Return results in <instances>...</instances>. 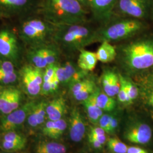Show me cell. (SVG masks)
I'll return each instance as SVG.
<instances>
[{
	"instance_id": "cell-1",
	"label": "cell",
	"mask_w": 153,
	"mask_h": 153,
	"mask_svg": "<svg viewBox=\"0 0 153 153\" xmlns=\"http://www.w3.org/2000/svg\"><path fill=\"white\" fill-rule=\"evenodd\" d=\"M38 10L43 19L55 26L81 25L86 20V11L76 0H42Z\"/></svg>"
},
{
	"instance_id": "cell-2",
	"label": "cell",
	"mask_w": 153,
	"mask_h": 153,
	"mask_svg": "<svg viewBox=\"0 0 153 153\" xmlns=\"http://www.w3.org/2000/svg\"><path fill=\"white\" fill-rule=\"evenodd\" d=\"M94 39L93 31L81 25L56 26L52 36L56 45L69 51L81 50Z\"/></svg>"
},
{
	"instance_id": "cell-3",
	"label": "cell",
	"mask_w": 153,
	"mask_h": 153,
	"mask_svg": "<svg viewBox=\"0 0 153 153\" xmlns=\"http://www.w3.org/2000/svg\"><path fill=\"white\" fill-rule=\"evenodd\" d=\"M55 28L43 18L30 16L21 23L17 33L22 43L29 48L47 44L48 39H52Z\"/></svg>"
},
{
	"instance_id": "cell-4",
	"label": "cell",
	"mask_w": 153,
	"mask_h": 153,
	"mask_svg": "<svg viewBox=\"0 0 153 153\" xmlns=\"http://www.w3.org/2000/svg\"><path fill=\"white\" fill-rule=\"evenodd\" d=\"M21 40L14 30L5 27L0 29V58L10 61L18 68L22 60Z\"/></svg>"
},
{
	"instance_id": "cell-5",
	"label": "cell",
	"mask_w": 153,
	"mask_h": 153,
	"mask_svg": "<svg viewBox=\"0 0 153 153\" xmlns=\"http://www.w3.org/2000/svg\"><path fill=\"white\" fill-rule=\"evenodd\" d=\"M126 59L131 68L141 70L153 66V45L139 42L129 45L126 51Z\"/></svg>"
},
{
	"instance_id": "cell-6",
	"label": "cell",
	"mask_w": 153,
	"mask_h": 153,
	"mask_svg": "<svg viewBox=\"0 0 153 153\" xmlns=\"http://www.w3.org/2000/svg\"><path fill=\"white\" fill-rule=\"evenodd\" d=\"M44 69L27 62L19 69V81L25 93L31 97L41 94Z\"/></svg>"
},
{
	"instance_id": "cell-7",
	"label": "cell",
	"mask_w": 153,
	"mask_h": 153,
	"mask_svg": "<svg viewBox=\"0 0 153 153\" xmlns=\"http://www.w3.org/2000/svg\"><path fill=\"white\" fill-rule=\"evenodd\" d=\"M56 48L55 45L48 44L28 48L25 55L27 63L42 69L57 64L59 51Z\"/></svg>"
},
{
	"instance_id": "cell-8",
	"label": "cell",
	"mask_w": 153,
	"mask_h": 153,
	"mask_svg": "<svg viewBox=\"0 0 153 153\" xmlns=\"http://www.w3.org/2000/svg\"><path fill=\"white\" fill-rule=\"evenodd\" d=\"M36 8L35 0H0V14L3 17L24 16Z\"/></svg>"
},
{
	"instance_id": "cell-9",
	"label": "cell",
	"mask_w": 153,
	"mask_h": 153,
	"mask_svg": "<svg viewBox=\"0 0 153 153\" xmlns=\"http://www.w3.org/2000/svg\"><path fill=\"white\" fill-rule=\"evenodd\" d=\"M36 102L30 101L23 104L9 114L4 115L1 120V128L5 131H15L27 119L28 116Z\"/></svg>"
},
{
	"instance_id": "cell-10",
	"label": "cell",
	"mask_w": 153,
	"mask_h": 153,
	"mask_svg": "<svg viewBox=\"0 0 153 153\" xmlns=\"http://www.w3.org/2000/svg\"><path fill=\"white\" fill-rule=\"evenodd\" d=\"M22 91L13 86H0V112L10 114L22 104Z\"/></svg>"
},
{
	"instance_id": "cell-11",
	"label": "cell",
	"mask_w": 153,
	"mask_h": 153,
	"mask_svg": "<svg viewBox=\"0 0 153 153\" xmlns=\"http://www.w3.org/2000/svg\"><path fill=\"white\" fill-rule=\"evenodd\" d=\"M141 24L137 21L124 20L114 24L103 33L104 40H118L126 38L137 32Z\"/></svg>"
},
{
	"instance_id": "cell-12",
	"label": "cell",
	"mask_w": 153,
	"mask_h": 153,
	"mask_svg": "<svg viewBox=\"0 0 153 153\" xmlns=\"http://www.w3.org/2000/svg\"><path fill=\"white\" fill-rule=\"evenodd\" d=\"M81 71H78L76 66L71 62H66L62 65L57 64L56 75L60 83L70 84L71 85L74 82L81 80V78L85 73Z\"/></svg>"
},
{
	"instance_id": "cell-13",
	"label": "cell",
	"mask_w": 153,
	"mask_h": 153,
	"mask_svg": "<svg viewBox=\"0 0 153 153\" xmlns=\"http://www.w3.org/2000/svg\"><path fill=\"white\" fill-rule=\"evenodd\" d=\"M152 137L151 128L146 124H139L129 128L125 133L126 139L131 143L146 144Z\"/></svg>"
},
{
	"instance_id": "cell-14",
	"label": "cell",
	"mask_w": 153,
	"mask_h": 153,
	"mask_svg": "<svg viewBox=\"0 0 153 153\" xmlns=\"http://www.w3.org/2000/svg\"><path fill=\"white\" fill-rule=\"evenodd\" d=\"M117 5L121 13L137 18L145 15L146 0H117Z\"/></svg>"
},
{
	"instance_id": "cell-15",
	"label": "cell",
	"mask_w": 153,
	"mask_h": 153,
	"mask_svg": "<svg viewBox=\"0 0 153 153\" xmlns=\"http://www.w3.org/2000/svg\"><path fill=\"white\" fill-rule=\"evenodd\" d=\"M19 81V69L11 62L0 58V85L13 86Z\"/></svg>"
},
{
	"instance_id": "cell-16",
	"label": "cell",
	"mask_w": 153,
	"mask_h": 153,
	"mask_svg": "<svg viewBox=\"0 0 153 153\" xmlns=\"http://www.w3.org/2000/svg\"><path fill=\"white\" fill-rule=\"evenodd\" d=\"M83 117L76 109L71 111L69 119V136L71 141L80 142L85 134L86 126Z\"/></svg>"
},
{
	"instance_id": "cell-17",
	"label": "cell",
	"mask_w": 153,
	"mask_h": 153,
	"mask_svg": "<svg viewBox=\"0 0 153 153\" xmlns=\"http://www.w3.org/2000/svg\"><path fill=\"white\" fill-rule=\"evenodd\" d=\"M90 4L95 17L105 21L111 16L117 0H90Z\"/></svg>"
},
{
	"instance_id": "cell-18",
	"label": "cell",
	"mask_w": 153,
	"mask_h": 153,
	"mask_svg": "<svg viewBox=\"0 0 153 153\" xmlns=\"http://www.w3.org/2000/svg\"><path fill=\"white\" fill-rule=\"evenodd\" d=\"M47 103L44 101L36 102L28 116V126L32 128H36L44 123L47 116L46 107Z\"/></svg>"
},
{
	"instance_id": "cell-19",
	"label": "cell",
	"mask_w": 153,
	"mask_h": 153,
	"mask_svg": "<svg viewBox=\"0 0 153 153\" xmlns=\"http://www.w3.org/2000/svg\"><path fill=\"white\" fill-rule=\"evenodd\" d=\"M66 111L65 99L59 97L47 103L46 113L49 120L56 121L61 119Z\"/></svg>"
},
{
	"instance_id": "cell-20",
	"label": "cell",
	"mask_w": 153,
	"mask_h": 153,
	"mask_svg": "<svg viewBox=\"0 0 153 153\" xmlns=\"http://www.w3.org/2000/svg\"><path fill=\"white\" fill-rule=\"evenodd\" d=\"M102 85L104 93L111 97L117 95L120 88V80L114 72L106 71L102 77Z\"/></svg>"
},
{
	"instance_id": "cell-21",
	"label": "cell",
	"mask_w": 153,
	"mask_h": 153,
	"mask_svg": "<svg viewBox=\"0 0 153 153\" xmlns=\"http://www.w3.org/2000/svg\"><path fill=\"white\" fill-rule=\"evenodd\" d=\"M67 128L66 121L61 119L59 120H49L43 127L42 132L44 136L52 139H59Z\"/></svg>"
},
{
	"instance_id": "cell-22",
	"label": "cell",
	"mask_w": 153,
	"mask_h": 153,
	"mask_svg": "<svg viewBox=\"0 0 153 153\" xmlns=\"http://www.w3.org/2000/svg\"><path fill=\"white\" fill-rule=\"evenodd\" d=\"M98 61L96 53L81 49L78 59V66L82 71H91L95 68Z\"/></svg>"
},
{
	"instance_id": "cell-23",
	"label": "cell",
	"mask_w": 153,
	"mask_h": 153,
	"mask_svg": "<svg viewBox=\"0 0 153 153\" xmlns=\"http://www.w3.org/2000/svg\"><path fill=\"white\" fill-rule=\"evenodd\" d=\"M92 97L96 104L103 111L110 112L115 109L116 104L115 100L105 93L95 90Z\"/></svg>"
},
{
	"instance_id": "cell-24",
	"label": "cell",
	"mask_w": 153,
	"mask_h": 153,
	"mask_svg": "<svg viewBox=\"0 0 153 153\" xmlns=\"http://www.w3.org/2000/svg\"><path fill=\"white\" fill-rule=\"evenodd\" d=\"M98 60L103 63L110 62L116 56L115 48L107 40H104L96 52Z\"/></svg>"
},
{
	"instance_id": "cell-25",
	"label": "cell",
	"mask_w": 153,
	"mask_h": 153,
	"mask_svg": "<svg viewBox=\"0 0 153 153\" xmlns=\"http://www.w3.org/2000/svg\"><path fill=\"white\" fill-rule=\"evenodd\" d=\"M83 103L87 111L90 121L94 124H98L100 117L103 115V110L96 104L92 95L88 98L83 101Z\"/></svg>"
},
{
	"instance_id": "cell-26",
	"label": "cell",
	"mask_w": 153,
	"mask_h": 153,
	"mask_svg": "<svg viewBox=\"0 0 153 153\" xmlns=\"http://www.w3.org/2000/svg\"><path fill=\"white\" fill-rule=\"evenodd\" d=\"M63 144L54 141H40L35 148L36 153H66Z\"/></svg>"
},
{
	"instance_id": "cell-27",
	"label": "cell",
	"mask_w": 153,
	"mask_h": 153,
	"mask_svg": "<svg viewBox=\"0 0 153 153\" xmlns=\"http://www.w3.org/2000/svg\"><path fill=\"white\" fill-rule=\"evenodd\" d=\"M108 147L114 153H127L128 147L117 138H109L107 141Z\"/></svg>"
},
{
	"instance_id": "cell-28",
	"label": "cell",
	"mask_w": 153,
	"mask_h": 153,
	"mask_svg": "<svg viewBox=\"0 0 153 153\" xmlns=\"http://www.w3.org/2000/svg\"><path fill=\"white\" fill-rule=\"evenodd\" d=\"M27 141L24 142H10L5 140H2L1 148L9 152H14L21 150L25 148Z\"/></svg>"
},
{
	"instance_id": "cell-29",
	"label": "cell",
	"mask_w": 153,
	"mask_h": 153,
	"mask_svg": "<svg viewBox=\"0 0 153 153\" xmlns=\"http://www.w3.org/2000/svg\"><path fill=\"white\" fill-rule=\"evenodd\" d=\"M96 90L95 84L94 81L88 85L86 88L82 90L81 92L77 94L74 98L78 101H84L88 98Z\"/></svg>"
},
{
	"instance_id": "cell-30",
	"label": "cell",
	"mask_w": 153,
	"mask_h": 153,
	"mask_svg": "<svg viewBox=\"0 0 153 153\" xmlns=\"http://www.w3.org/2000/svg\"><path fill=\"white\" fill-rule=\"evenodd\" d=\"M93 81L88 79L79 80L76 82H74L71 85V92L72 95L74 97L77 94L81 92L82 90L86 88L88 85H90Z\"/></svg>"
},
{
	"instance_id": "cell-31",
	"label": "cell",
	"mask_w": 153,
	"mask_h": 153,
	"mask_svg": "<svg viewBox=\"0 0 153 153\" xmlns=\"http://www.w3.org/2000/svg\"><path fill=\"white\" fill-rule=\"evenodd\" d=\"M2 140L10 142H24L27 141L26 138L14 131H5L3 134Z\"/></svg>"
},
{
	"instance_id": "cell-32",
	"label": "cell",
	"mask_w": 153,
	"mask_h": 153,
	"mask_svg": "<svg viewBox=\"0 0 153 153\" xmlns=\"http://www.w3.org/2000/svg\"><path fill=\"white\" fill-rule=\"evenodd\" d=\"M120 78L124 83L126 91L131 100V101L134 100V99L137 98L138 95V91L137 88L133 83H131V82L127 81L123 77L120 76Z\"/></svg>"
},
{
	"instance_id": "cell-33",
	"label": "cell",
	"mask_w": 153,
	"mask_h": 153,
	"mask_svg": "<svg viewBox=\"0 0 153 153\" xmlns=\"http://www.w3.org/2000/svg\"><path fill=\"white\" fill-rule=\"evenodd\" d=\"M120 80L121 83L120 88V90L117 94L119 100L121 103H131L132 102V101L131 100V99L129 98V97L127 93L124 83L120 77Z\"/></svg>"
},
{
	"instance_id": "cell-34",
	"label": "cell",
	"mask_w": 153,
	"mask_h": 153,
	"mask_svg": "<svg viewBox=\"0 0 153 153\" xmlns=\"http://www.w3.org/2000/svg\"><path fill=\"white\" fill-rule=\"evenodd\" d=\"M112 118V116L105 114L102 115L99 120L100 127L107 133H110V123Z\"/></svg>"
},
{
	"instance_id": "cell-35",
	"label": "cell",
	"mask_w": 153,
	"mask_h": 153,
	"mask_svg": "<svg viewBox=\"0 0 153 153\" xmlns=\"http://www.w3.org/2000/svg\"><path fill=\"white\" fill-rule=\"evenodd\" d=\"M88 141H89V142L90 143V144H91L95 149H101V148H102L103 145L101 144V143L99 142L98 141H97L96 139H95L94 138H93V137H91V136H90V135L88 136Z\"/></svg>"
},
{
	"instance_id": "cell-36",
	"label": "cell",
	"mask_w": 153,
	"mask_h": 153,
	"mask_svg": "<svg viewBox=\"0 0 153 153\" xmlns=\"http://www.w3.org/2000/svg\"><path fill=\"white\" fill-rule=\"evenodd\" d=\"M90 133L95 134V135H98V136H103L105 135V131L104 130L100 128V127H95V128H91Z\"/></svg>"
},
{
	"instance_id": "cell-37",
	"label": "cell",
	"mask_w": 153,
	"mask_h": 153,
	"mask_svg": "<svg viewBox=\"0 0 153 153\" xmlns=\"http://www.w3.org/2000/svg\"><path fill=\"white\" fill-rule=\"evenodd\" d=\"M127 153H148L146 150L137 146H130L128 148Z\"/></svg>"
},
{
	"instance_id": "cell-38",
	"label": "cell",
	"mask_w": 153,
	"mask_h": 153,
	"mask_svg": "<svg viewBox=\"0 0 153 153\" xmlns=\"http://www.w3.org/2000/svg\"><path fill=\"white\" fill-rule=\"evenodd\" d=\"M88 135L91 136V137L94 138L95 139H96L97 141H98L99 142H100L101 144H102L103 145L105 143V142H106L107 141V138L105 135H103V136H98V135H95V134H93L91 133H89Z\"/></svg>"
},
{
	"instance_id": "cell-39",
	"label": "cell",
	"mask_w": 153,
	"mask_h": 153,
	"mask_svg": "<svg viewBox=\"0 0 153 153\" xmlns=\"http://www.w3.org/2000/svg\"><path fill=\"white\" fill-rule=\"evenodd\" d=\"M117 126H118V121L114 116H112V118L110 123V133L114 131L117 128Z\"/></svg>"
},
{
	"instance_id": "cell-40",
	"label": "cell",
	"mask_w": 153,
	"mask_h": 153,
	"mask_svg": "<svg viewBox=\"0 0 153 153\" xmlns=\"http://www.w3.org/2000/svg\"><path fill=\"white\" fill-rule=\"evenodd\" d=\"M149 103H150V104H151V105H153V94H152V95L151 96V97H150Z\"/></svg>"
},
{
	"instance_id": "cell-41",
	"label": "cell",
	"mask_w": 153,
	"mask_h": 153,
	"mask_svg": "<svg viewBox=\"0 0 153 153\" xmlns=\"http://www.w3.org/2000/svg\"><path fill=\"white\" fill-rule=\"evenodd\" d=\"M77 1H78V2H79L80 3H85V1H86V0H76Z\"/></svg>"
},
{
	"instance_id": "cell-42",
	"label": "cell",
	"mask_w": 153,
	"mask_h": 153,
	"mask_svg": "<svg viewBox=\"0 0 153 153\" xmlns=\"http://www.w3.org/2000/svg\"><path fill=\"white\" fill-rule=\"evenodd\" d=\"M3 18H4V17H3V16H2V15H1V14H0V20H1V19H2Z\"/></svg>"
}]
</instances>
